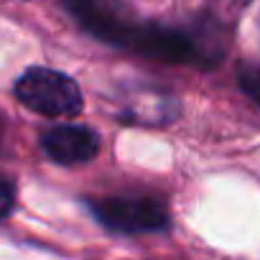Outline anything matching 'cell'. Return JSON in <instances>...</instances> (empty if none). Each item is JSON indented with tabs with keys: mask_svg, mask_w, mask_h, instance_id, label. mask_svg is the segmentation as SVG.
Masks as SVG:
<instances>
[{
	"mask_svg": "<svg viewBox=\"0 0 260 260\" xmlns=\"http://www.w3.org/2000/svg\"><path fill=\"white\" fill-rule=\"evenodd\" d=\"M16 97L44 117H72L82 110V92L77 82L46 67L28 69L16 84Z\"/></svg>",
	"mask_w": 260,
	"mask_h": 260,
	"instance_id": "6da1fadb",
	"label": "cell"
},
{
	"mask_svg": "<svg viewBox=\"0 0 260 260\" xmlns=\"http://www.w3.org/2000/svg\"><path fill=\"white\" fill-rule=\"evenodd\" d=\"M97 219L115 232H153L166 227V207L153 197H105L92 202Z\"/></svg>",
	"mask_w": 260,
	"mask_h": 260,
	"instance_id": "7a4b0ae2",
	"label": "cell"
},
{
	"mask_svg": "<svg viewBox=\"0 0 260 260\" xmlns=\"http://www.w3.org/2000/svg\"><path fill=\"white\" fill-rule=\"evenodd\" d=\"M122 49H130L141 56L158 59V61H191L194 59V44L189 36L164 28V26H130L122 34L120 41Z\"/></svg>",
	"mask_w": 260,
	"mask_h": 260,
	"instance_id": "3957f363",
	"label": "cell"
},
{
	"mask_svg": "<svg viewBox=\"0 0 260 260\" xmlns=\"http://www.w3.org/2000/svg\"><path fill=\"white\" fill-rule=\"evenodd\" d=\"M41 148L56 164H64V166L87 164L97 156L100 138L94 130H89L84 125H56L44 133Z\"/></svg>",
	"mask_w": 260,
	"mask_h": 260,
	"instance_id": "277c9868",
	"label": "cell"
},
{
	"mask_svg": "<svg viewBox=\"0 0 260 260\" xmlns=\"http://www.w3.org/2000/svg\"><path fill=\"white\" fill-rule=\"evenodd\" d=\"M240 87L260 105V67H245V69H240Z\"/></svg>",
	"mask_w": 260,
	"mask_h": 260,
	"instance_id": "5b68a950",
	"label": "cell"
},
{
	"mask_svg": "<svg viewBox=\"0 0 260 260\" xmlns=\"http://www.w3.org/2000/svg\"><path fill=\"white\" fill-rule=\"evenodd\" d=\"M13 199H16V191H13V184L8 179L0 176V222H3L11 209H13Z\"/></svg>",
	"mask_w": 260,
	"mask_h": 260,
	"instance_id": "8992f818",
	"label": "cell"
}]
</instances>
